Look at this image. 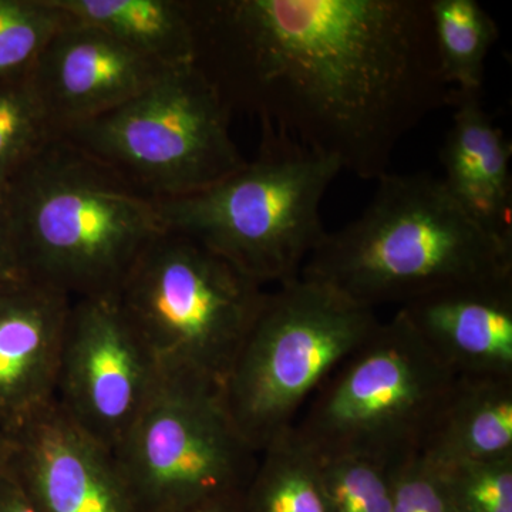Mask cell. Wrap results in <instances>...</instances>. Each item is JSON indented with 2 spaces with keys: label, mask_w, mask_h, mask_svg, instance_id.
I'll return each mask as SVG.
<instances>
[{
  "label": "cell",
  "mask_w": 512,
  "mask_h": 512,
  "mask_svg": "<svg viewBox=\"0 0 512 512\" xmlns=\"http://www.w3.org/2000/svg\"><path fill=\"white\" fill-rule=\"evenodd\" d=\"M195 64L231 113L258 117L362 180L456 90L429 0H191Z\"/></svg>",
  "instance_id": "6da1fadb"
},
{
  "label": "cell",
  "mask_w": 512,
  "mask_h": 512,
  "mask_svg": "<svg viewBox=\"0 0 512 512\" xmlns=\"http://www.w3.org/2000/svg\"><path fill=\"white\" fill-rule=\"evenodd\" d=\"M301 276L375 309L512 278V245L467 214L440 177L386 173L357 220L326 235Z\"/></svg>",
  "instance_id": "7a4b0ae2"
},
{
  "label": "cell",
  "mask_w": 512,
  "mask_h": 512,
  "mask_svg": "<svg viewBox=\"0 0 512 512\" xmlns=\"http://www.w3.org/2000/svg\"><path fill=\"white\" fill-rule=\"evenodd\" d=\"M23 274L74 299L116 296L164 231L156 200L53 137L8 187Z\"/></svg>",
  "instance_id": "3957f363"
},
{
  "label": "cell",
  "mask_w": 512,
  "mask_h": 512,
  "mask_svg": "<svg viewBox=\"0 0 512 512\" xmlns=\"http://www.w3.org/2000/svg\"><path fill=\"white\" fill-rule=\"evenodd\" d=\"M342 173L269 124L252 161L221 183L187 197L156 200L164 228L201 242L261 285H284L328 232L320 205Z\"/></svg>",
  "instance_id": "277c9868"
},
{
  "label": "cell",
  "mask_w": 512,
  "mask_h": 512,
  "mask_svg": "<svg viewBox=\"0 0 512 512\" xmlns=\"http://www.w3.org/2000/svg\"><path fill=\"white\" fill-rule=\"evenodd\" d=\"M114 298L161 379L222 392L268 291L201 242L164 229Z\"/></svg>",
  "instance_id": "5b68a950"
},
{
  "label": "cell",
  "mask_w": 512,
  "mask_h": 512,
  "mask_svg": "<svg viewBox=\"0 0 512 512\" xmlns=\"http://www.w3.org/2000/svg\"><path fill=\"white\" fill-rule=\"evenodd\" d=\"M456 377L397 311L320 384L292 430L316 458L396 466L419 456Z\"/></svg>",
  "instance_id": "8992f818"
},
{
  "label": "cell",
  "mask_w": 512,
  "mask_h": 512,
  "mask_svg": "<svg viewBox=\"0 0 512 512\" xmlns=\"http://www.w3.org/2000/svg\"><path fill=\"white\" fill-rule=\"evenodd\" d=\"M379 323L375 309L303 276L268 292L222 386L249 446L259 453L291 429L320 384Z\"/></svg>",
  "instance_id": "52a82bcc"
},
{
  "label": "cell",
  "mask_w": 512,
  "mask_h": 512,
  "mask_svg": "<svg viewBox=\"0 0 512 512\" xmlns=\"http://www.w3.org/2000/svg\"><path fill=\"white\" fill-rule=\"evenodd\" d=\"M231 110L197 64L165 70L96 119L56 134L153 200L221 183L247 160L229 133Z\"/></svg>",
  "instance_id": "ba28073f"
},
{
  "label": "cell",
  "mask_w": 512,
  "mask_h": 512,
  "mask_svg": "<svg viewBox=\"0 0 512 512\" xmlns=\"http://www.w3.org/2000/svg\"><path fill=\"white\" fill-rule=\"evenodd\" d=\"M113 456L136 512H190L238 497L258 460L220 389L168 380Z\"/></svg>",
  "instance_id": "9c48e42d"
},
{
  "label": "cell",
  "mask_w": 512,
  "mask_h": 512,
  "mask_svg": "<svg viewBox=\"0 0 512 512\" xmlns=\"http://www.w3.org/2000/svg\"><path fill=\"white\" fill-rule=\"evenodd\" d=\"M161 382L114 296L72 301L53 394L67 419L113 453Z\"/></svg>",
  "instance_id": "30bf717a"
},
{
  "label": "cell",
  "mask_w": 512,
  "mask_h": 512,
  "mask_svg": "<svg viewBox=\"0 0 512 512\" xmlns=\"http://www.w3.org/2000/svg\"><path fill=\"white\" fill-rule=\"evenodd\" d=\"M10 467L40 512H136L113 453L55 403L9 430Z\"/></svg>",
  "instance_id": "8fae6325"
},
{
  "label": "cell",
  "mask_w": 512,
  "mask_h": 512,
  "mask_svg": "<svg viewBox=\"0 0 512 512\" xmlns=\"http://www.w3.org/2000/svg\"><path fill=\"white\" fill-rule=\"evenodd\" d=\"M165 70L103 30L70 18L29 79L56 136L133 99Z\"/></svg>",
  "instance_id": "7c38bea8"
},
{
  "label": "cell",
  "mask_w": 512,
  "mask_h": 512,
  "mask_svg": "<svg viewBox=\"0 0 512 512\" xmlns=\"http://www.w3.org/2000/svg\"><path fill=\"white\" fill-rule=\"evenodd\" d=\"M72 299L28 275L0 279V426L53 403Z\"/></svg>",
  "instance_id": "4fadbf2b"
},
{
  "label": "cell",
  "mask_w": 512,
  "mask_h": 512,
  "mask_svg": "<svg viewBox=\"0 0 512 512\" xmlns=\"http://www.w3.org/2000/svg\"><path fill=\"white\" fill-rule=\"evenodd\" d=\"M399 311L454 375L512 377V278L448 286Z\"/></svg>",
  "instance_id": "5bb4252c"
},
{
  "label": "cell",
  "mask_w": 512,
  "mask_h": 512,
  "mask_svg": "<svg viewBox=\"0 0 512 512\" xmlns=\"http://www.w3.org/2000/svg\"><path fill=\"white\" fill-rule=\"evenodd\" d=\"M453 124L441 147L444 187L485 231L512 245L511 144L481 103L454 96Z\"/></svg>",
  "instance_id": "9a60e30c"
},
{
  "label": "cell",
  "mask_w": 512,
  "mask_h": 512,
  "mask_svg": "<svg viewBox=\"0 0 512 512\" xmlns=\"http://www.w3.org/2000/svg\"><path fill=\"white\" fill-rule=\"evenodd\" d=\"M419 456L437 467L512 456V377L457 376Z\"/></svg>",
  "instance_id": "2e32d148"
},
{
  "label": "cell",
  "mask_w": 512,
  "mask_h": 512,
  "mask_svg": "<svg viewBox=\"0 0 512 512\" xmlns=\"http://www.w3.org/2000/svg\"><path fill=\"white\" fill-rule=\"evenodd\" d=\"M163 69L195 63L191 0H53Z\"/></svg>",
  "instance_id": "e0dca14e"
},
{
  "label": "cell",
  "mask_w": 512,
  "mask_h": 512,
  "mask_svg": "<svg viewBox=\"0 0 512 512\" xmlns=\"http://www.w3.org/2000/svg\"><path fill=\"white\" fill-rule=\"evenodd\" d=\"M242 512H330L318 458L292 427L258 453L241 495Z\"/></svg>",
  "instance_id": "ac0fdd59"
},
{
  "label": "cell",
  "mask_w": 512,
  "mask_h": 512,
  "mask_svg": "<svg viewBox=\"0 0 512 512\" xmlns=\"http://www.w3.org/2000/svg\"><path fill=\"white\" fill-rule=\"evenodd\" d=\"M429 10L444 80L457 92L481 93L497 23L477 0H429Z\"/></svg>",
  "instance_id": "d6986e66"
},
{
  "label": "cell",
  "mask_w": 512,
  "mask_h": 512,
  "mask_svg": "<svg viewBox=\"0 0 512 512\" xmlns=\"http://www.w3.org/2000/svg\"><path fill=\"white\" fill-rule=\"evenodd\" d=\"M53 137L29 76L0 82V191Z\"/></svg>",
  "instance_id": "ffe728a7"
},
{
  "label": "cell",
  "mask_w": 512,
  "mask_h": 512,
  "mask_svg": "<svg viewBox=\"0 0 512 512\" xmlns=\"http://www.w3.org/2000/svg\"><path fill=\"white\" fill-rule=\"evenodd\" d=\"M69 22L53 0H0V82L28 77L47 43Z\"/></svg>",
  "instance_id": "44dd1931"
},
{
  "label": "cell",
  "mask_w": 512,
  "mask_h": 512,
  "mask_svg": "<svg viewBox=\"0 0 512 512\" xmlns=\"http://www.w3.org/2000/svg\"><path fill=\"white\" fill-rule=\"evenodd\" d=\"M330 512H392L394 466L366 457L318 458Z\"/></svg>",
  "instance_id": "7402d4cb"
},
{
  "label": "cell",
  "mask_w": 512,
  "mask_h": 512,
  "mask_svg": "<svg viewBox=\"0 0 512 512\" xmlns=\"http://www.w3.org/2000/svg\"><path fill=\"white\" fill-rule=\"evenodd\" d=\"M437 468L456 512H512V456Z\"/></svg>",
  "instance_id": "603a6c76"
},
{
  "label": "cell",
  "mask_w": 512,
  "mask_h": 512,
  "mask_svg": "<svg viewBox=\"0 0 512 512\" xmlns=\"http://www.w3.org/2000/svg\"><path fill=\"white\" fill-rule=\"evenodd\" d=\"M392 512H456L439 468L421 456L394 466Z\"/></svg>",
  "instance_id": "cb8c5ba5"
},
{
  "label": "cell",
  "mask_w": 512,
  "mask_h": 512,
  "mask_svg": "<svg viewBox=\"0 0 512 512\" xmlns=\"http://www.w3.org/2000/svg\"><path fill=\"white\" fill-rule=\"evenodd\" d=\"M6 190L0 191V279L25 275L23 274L22 259H20L18 235H16L15 222H13Z\"/></svg>",
  "instance_id": "d4e9b609"
},
{
  "label": "cell",
  "mask_w": 512,
  "mask_h": 512,
  "mask_svg": "<svg viewBox=\"0 0 512 512\" xmlns=\"http://www.w3.org/2000/svg\"><path fill=\"white\" fill-rule=\"evenodd\" d=\"M0 512H40L9 460L0 471Z\"/></svg>",
  "instance_id": "484cf974"
},
{
  "label": "cell",
  "mask_w": 512,
  "mask_h": 512,
  "mask_svg": "<svg viewBox=\"0 0 512 512\" xmlns=\"http://www.w3.org/2000/svg\"><path fill=\"white\" fill-rule=\"evenodd\" d=\"M242 495V494H241ZM241 495L227 498V500L215 501V503L202 505L197 510L190 512H242Z\"/></svg>",
  "instance_id": "4316f807"
},
{
  "label": "cell",
  "mask_w": 512,
  "mask_h": 512,
  "mask_svg": "<svg viewBox=\"0 0 512 512\" xmlns=\"http://www.w3.org/2000/svg\"><path fill=\"white\" fill-rule=\"evenodd\" d=\"M10 453L9 431L0 426V471L8 464Z\"/></svg>",
  "instance_id": "83f0119b"
}]
</instances>
